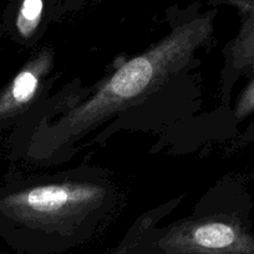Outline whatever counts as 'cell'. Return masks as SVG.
I'll use <instances>...</instances> for the list:
<instances>
[{
    "label": "cell",
    "instance_id": "6da1fadb",
    "mask_svg": "<svg viewBox=\"0 0 254 254\" xmlns=\"http://www.w3.org/2000/svg\"><path fill=\"white\" fill-rule=\"evenodd\" d=\"M198 9L197 3L186 10L175 9L170 33L127 60L56 121L40 127L29 143V157L43 160L67 150L110 117L157 92L187 67L213 33L216 10L199 13Z\"/></svg>",
    "mask_w": 254,
    "mask_h": 254
},
{
    "label": "cell",
    "instance_id": "7a4b0ae2",
    "mask_svg": "<svg viewBox=\"0 0 254 254\" xmlns=\"http://www.w3.org/2000/svg\"><path fill=\"white\" fill-rule=\"evenodd\" d=\"M106 201V186L86 180L1 187L0 228L31 253H60L87 238V217Z\"/></svg>",
    "mask_w": 254,
    "mask_h": 254
},
{
    "label": "cell",
    "instance_id": "3957f363",
    "mask_svg": "<svg viewBox=\"0 0 254 254\" xmlns=\"http://www.w3.org/2000/svg\"><path fill=\"white\" fill-rule=\"evenodd\" d=\"M126 254H254V234L236 214L194 217L143 234Z\"/></svg>",
    "mask_w": 254,
    "mask_h": 254
},
{
    "label": "cell",
    "instance_id": "277c9868",
    "mask_svg": "<svg viewBox=\"0 0 254 254\" xmlns=\"http://www.w3.org/2000/svg\"><path fill=\"white\" fill-rule=\"evenodd\" d=\"M54 66V51H36L0 90V128L14 125L35 104Z\"/></svg>",
    "mask_w": 254,
    "mask_h": 254
},
{
    "label": "cell",
    "instance_id": "5b68a950",
    "mask_svg": "<svg viewBox=\"0 0 254 254\" xmlns=\"http://www.w3.org/2000/svg\"><path fill=\"white\" fill-rule=\"evenodd\" d=\"M242 24L236 38L226 46V64L222 74V96L227 104L237 80L254 64V11L242 13Z\"/></svg>",
    "mask_w": 254,
    "mask_h": 254
},
{
    "label": "cell",
    "instance_id": "8992f818",
    "mask_svg": "<svg viewBox=\"0 0 254 254\" xmlns=\"http://www.w3.org/2000/svg\"><path fill=\"white\" fill-rule=\"evenodd\" d=\"M49 10L55 11L54 0H10L4 13V31L19 43H29L38 36Z\"/></svg>",
    "mask_w": 254,
    "mask_h": 254
},
{
    "label": "cell",
    "instance_id": "52a82bcc",
    "mask_svg": "<svg viewBox=\"0 0 254 254\" xmlns=\"http://www.w3.org/2000/svg\"><path fill=\"white\" fill-rule=\"evenodd\" d=\"M247 74L251 76L243 90L239 92L236 104H234L233 112H232V116L236 120V122L244 121L254 114V64Z\"/></svg>",
    "mask_w": 254,
    "mask_h": 254
},
{
    "label": "cell",
    "instance_id": "ba28073f",
    "mask_svg": "<svg viewBox=\"0 0 254 254\" xmlns=\"http://www.w3.org/2000/svg\"><path fill=\"white\" fill-rule=\"evenodd\" d=\"M211 4H224L238 9L241 13L254 11V0H209Z\"/></svg>",
    "mask_w": 254,
    "mask_h": 254
},
{
    "label": "cell",
    "instance_id": "9c48e42d",
    "mask_svg": "<svg viewBox=\"0 0 254 254\" xmlns=\"http://www.w3.org/2000/svg\"><path fill=\"white\" fill-rule=\"evenodd\" d=\"M85 1H87V0H54V6H55L56 11L58 10V6L60 5H66L69 8H77V6L81 5Z\"/></svg>",
    "mask_w": 254,
    "mask_h": 254
},
{
    "label": "cell",
    "instance_id": "30bf717a",
    "mask_svg": "<svg viewBox=\"0 0 254 254\" xmlns=\"http://www.w3.org/2000/svg\"><path fill=\"white\" fill-rule=\"evenodd\" d=\"M244 138H246L247 141H254V124L249 126L248 131H247L246 135H244Z\"/></svg>",
    "mask_w": 254,
    "mask_h": 254
}]
</instances>
